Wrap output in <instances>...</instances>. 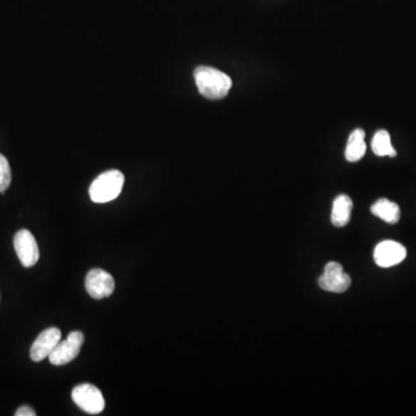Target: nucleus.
Listing matches in <instances>:
<instances>
[{
	"label": "nucleus",
	"mask_w": 416,
	"mask_h": 416,
	"mask_svg": "<svg viewBox=\"0 0 416 416\" xmlns=\"http://www.w3.org/2000/svg\"><path fill=\"white\" fill-rule=\"evenodd\" d=\"M371 148H373V153L377 156H390V157H395L397 155L395 148L392 146L391 137H390L389 132L385 130H380L376 132V135H373V141H371Z\"/></svg>",
	"instance_id": "ddd939ff"
},
{
	"label": "nucleus",
	"mask_w": 416,
	"mask_h": 416,
	"mask_svg": "<svg viewBox=\"0 0 416 416\" xmlns=\"http://www.w3.org/2000/svg\"><path fill=\"white\" fill-rule=\"evenodd\" d=\"M367 144H365V132L362 129H356L350 133L347 142L346 160L348 162H358L365 155Z\"/></svg>",
	"instance_id": "9b49d317"
},
{
	"label": "nucleus",
	"mask_w": 416,
	"mask_h": 416,
	"mask_svg": "<svg viewBox=\"0 0 416 416\" xmlns=\"http://www.w3.org/2000/svg\"><path fill=\"white\" fill-rule=\"evenodd\" d=\"M14 249L24 267H33L40 259V250L33 234L21 229L14 236Z\"/></svg>",
	"instance_id": "0eeeda50"
},
{
	"label": "nucleus",
	"mask_w": 416,
	"mask_h": 416,
	"mask_svg": "<svg viewBox=\"0 0 416 416\" xmlns=\"http://www.w3.org/2000/svg\"><path fill=\"white\" fill-rule=\"evenodd\" d=\"M371 213L382 219L383 221H385L386 224H395L400 220V207L398 204L385 198L377 200L371 206Z\"/></svg>",
	"instance_id": "f8f14e48"
},
{
	"label": "nucleus",
	"mask_w": 416,
	"mask_h": 416,
	"mask_svg": "<svg viewBox=\"0 0 416 416\" xmlns=\"http://www.w3.org/2000/svg\"><path fill=\"white\" fill-rule=\"evenodd\" d=\"M318 285L323 291L340 294L348 291L352 285V279L347 273L343 272L341 264L330 261L325 266L324 274L319 278Z\"/></svg>",
	"instance_id": "39448f33"
},
{
	"label": "nucleus",
	"mask_w": 416,
	"mask_h": 416,
	"mask_svg": "<svg viewBox=\"0 0 416 416\" xmlns=\"http://www.w3.org/2000/svg\"><path fill=\"white\" fill-rule=\"evenodd\" d=\"M61 340V332L59 328H50L44 330L36 338L31 348V358L34 362L43 361L49 358L52 350L58 345Z\"/></svg>",
	"instance_id": "1a4fd4ad"
},
{
	"label": "nucleus",
	"mask_w": 416,
	"mask_h": 416,
	"mask_svg": "<svg viewBox=\"0 0 416 416\" xmlns=\"http://www.w3.org/2000/svg\"><path fill=\"white\" fill-rule=\"evenodd\" d=\"M72 399L80 410L88 414H100L105 407L102 392L92 384H80L72 391Z\"/></svg>",
	"instance_id": "7ed1b4c3"
},
{
	"label": "nucleus",
	"mask_w": 416,
	"mask_h": 416,
	"mask_svg": "<svg viewBox=\"0 0 416 416\" xmlns=\"http://www.w3.org/2000/svg\"><path fill=\"white\" fill-rule=\"evenodd\" d=\"M352 211L353 202L348 196L341 194V196L337 197L334 200L332 214H331L332 224L338 228L347 226L350 221Z\"/></svg>",
	"instance_id": "9d476101"
},
{
	"label": "nucleus",
	"mask_w": 416,
	"mask_h": 416,
	"mask_svg": "<svg viewBox=\"0 0 416 416\" xmlns=\"http://www.w3.org/2000/svg\"><path fill=\"white\" fill-rule=\"evenodd\" d=\"M407 256V250L404 245L395 241H383L377 245L373 252L375 263L383 269L395 266L404 261Z\"/></svg>",
	"instance_id": "6e6552de"
},
{
	"label": "nucleus",
	"mask_w": 416,
	"mask_h": 416,
	"mask_svg": "<svg viewBox=\"0 0 416 416\" xmlns=\"http://www.w3.org/2000/svg\"><path fill=\"white\" fill-rule=\"evenodd\" d=\"M16 416H35L36 412L33 408L28 407V406H22L16 410Z\"/></svg>",
	"instance_id": "2eb2a0df"
},
{
	"label": "nucleus",
	"mask_w": 416,
	"mask_h": 416,
	"mask_svg": "<svg viewBox=\"0 0 416 416\" xmlns=\"http://www.w3.org/2000/svg\"><path fill=\"white\" fill-rule=\"evenodd\" d=\"M85 338L80 331H73L65 340H61L58 345L49 355V361L53 365H64L73 361L79 355L80 349L83 345Z\"/></svg>",
	"instance_id": "20e7f679"
},
{
	"label": "nucleus",
	"mask_w": 416,
	"mask_h": 416,
	"mask_svg": "<svg viewBox=\"0 0 416 416\" xmlns=\"http://www.w3.org/2000/svg\"><path fill=\"white\" fill-rule=\"evenodd\" d=\"M87 293L94 300H103L113 295L115 291V280L110 273L101 269L89 271L85 282Z\"/></svg>",
	"instance_id": "423d86ee"
},
{
	"label": "nucleus",
	"mask_w": 416,
	"mask_h": 416,
	"mask_svg": "<svg viewBox=\"0 0 416 416\" xmlns=\"http://www.w3.org/2000/svg\"><path fill=\"white\" fill-rule=\"evenodd\" d=\"M125 177L120 170H109L100 175L89 187V197L96 204L113 202L120 196Z\"/></svg>",
	"instance_id": "f03ea898"
},
{
	"label": "nucleus",
	"mask_w": 416,
	"mask_h": 416,
	"mask_svg": "<svg viewBox=\"0 0 416 416\" xmlns=\"http://www.w3.org/2000/svg\"><path fill=\"white\" fill-rule=\"evenodd\" d=\"M194 80L200 94L209 100L226 98L233 87V80L224 72L209 66H199L194 71Z\"/></svg>",
	"instance_id": "f257e3e1"
},
{
	"label": "nucleus",
	"mask_w": 416,
	"mask_h": 416,
	"mask_svg": "<svg viewBox=\"0 0 416 416\" xmlns=\"http://www.w3.org/2000/svg\"><path fill=\"white\" fill-rule=\"evenodd\" d=\"M12 181L11 167L6 157L0 154V193H4L9 189Z\"/></svg>",
	"instance_id": "4468645a"
}]
</instances>
